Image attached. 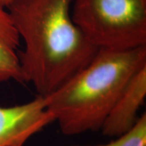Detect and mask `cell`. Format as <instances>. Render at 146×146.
<instances>
[{"label":"cell","instance_id":"1","mask_svg":"<svg viewBox=\"0 0 146 146\" xmlns=\"http://www.w3.org/2000/svg\"><path fill=\"white\" fill-rule=\"evenodd\" d=\"M72 0H13L7 10L24 48L23 81L46 97L92 60L98 49L72 17Z\"/></svg>","mask_w":146,"mask_h":146},{"label":"cell","instance_id":"8","mask_svg":"<svg viewBox=\"0 0 146 146\" xmlns=\"http://www.w3.org/2000/svg\"><path fill=\"white\" fill-rule=\"evenodd\" d=\"M13 0H0V7L3 8H7V7L10 5Z\"/></svg>","mask_w":146,"mask_h":146},{"label":"cell","instance_id":"2","mask_svg":"<svg viewBox=\"0 0 146 146\" xmlns=\"http://www.w3.org/2000/svg\"><path fill=\"white\" fill-rule=\"evenodd\" d=\"M144 66L146 46L98 50L84 68L44 97L46 110L66 136L101 130L127 83Z\"/></svg>","mask_w":146,"mask_h":146},{"label":"cell","instance_id":"6","mask_svg":"<svg viewBox=\"0 0 146 146\" xmlns=\"http://www.w3.org/2000/svg\"><path fill=\"white\" fill-rule=\"evenodd\" d=\"M21 38L6 8L0 7V84L23 82L19 46Z\"/></svg>","mask_w":146,"mask_h":146},{"label":"cell","instance_id":"9","mask_svg":"<svg viewBox=\"0 0 146 146\" xmlns=\"http://www.w3.org/2000/svg\"><path fill=\"white\" fill-rule=\"evenodd\" d=\"M25 144H22V143H18V144H15V145H11L9 146H23Z\"/></svg>","mask_w":146,"mask_h":146},{"label":"cell","instance_id":"5","mask_svg":"<svg viewBox=\"0 0 146 146\" xmlns=\"http://www.w3.org/2000/svg\"><path fill=\"white\" fill-rule=\"evenodd\" d=\"M146 97V66L139 69L127 83L113 105L101 130L108 137H118L130 130L140 116Z\"/></svg>","mask_w":146,"mask_h":146},{"label":"cell","instance_id":"3","mask_svg":"<svg viewBox=\"0 0 146 146\" xmlns=\"http://www.w3.org/2000/svg\"><path fill=\"white\" fill-rule=\"evenodd\" d=\"M72 17L98 50L146 46V0H72Z\"/></svg>","mask_w":146,"mask_h":146},{"label":"cell","instance_id":"7","mask_svg":"<svg viewBox=\"0 0 146 146\" xmlns=\"http://www.w3.org/2000/svg\"><path fill=\"white\" fill-rule=\"evenodd\" d=\"M72 146H146V115L144 113L130 130L107 144Z\"/></svg>","mask_w":146,"mask_h":146},{"label":"cell","instance_id":"4","mask_svg":"<svg viewBox=\"0 0 146 146\" xmlns=\"http://www.w3.org/2000/svg\"><path fill=\"white\" fill-rule=\"evenodd\" d=\"M54 122L44 97L12 106H0V146L25 144L34 134Z\"/></svg>","mask_w":146,"mask_h":146}]
</instances>
